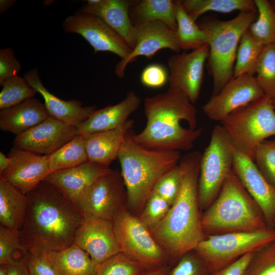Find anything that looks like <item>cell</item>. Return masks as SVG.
I'll list each match as a JSON object with an SVG mask.
<instances>
[{"label":"cell","mask_w":275,"mask_h":275,"mask_svg":"<svg viewBox=\"0 0 275 275\" xmlns=\"http://www.w3.org/2000/svg\"><path fill=\"white\" fill-rule=\"evenodd\" d=\"M167 275H214L193 250L183 255Z\"/></svg>","instance_id":"b9f144b4"},{"label":"cell","mask_w":275,"mask_h":275,"mask_svg":"<svg viewBox=\"0 0 275 275\" xmlns=\"http://www.w3.org/2000/svg\"><path fill=\"white\" fill-rule=\"evenodd\" d=\"M186 13L196 21L208 12L229 13L235 11L252 12L257 10L254 0H183Z\"/></svg>","instance_id":"f1b7e54d"},{"label":"cell","mask_w":275,"mask_h":275,"mask_svg":"<svg viewBox=\"0 0 275 275\" xmlns=\"http://www.w3.org/2000/svg\"><path fill=\"white\" fill-rule=\"evenodd\" d=\"M264 46L251 35L248 29L243 33L237 49L233 78L256 74L257 62Z\"/></svg>","instance_id":"1f68e13d"},{"label":"cell","mask_w":275,"mask_h":275,"mask_svg":"<svg viewBox=\"0 0 275 275\" xmlns=\"http://www.w3.org/2000/svg\"><path fill=\"white\" fill-rule=\"evenodd\" d=\"M21 64L10 47L0 49V85L8 78L18 75Z\"/></svg>","instance_id":"ee69618b"},{"label":"cell","mask_w":275,"mask_h":275,"mask_svg":"<svg viewBox=\"0 0 275 275\" xmlns=\"http://www.w3.org/2000/svg\"><path fill=\"white\" fill-rule=\"evenodd\" d=\"M168 73L165 68L159 64H152L146 67L141 74V81L146 87L158 88L168 81Z\"/></svg>","instance_id":"f6af8a7d"},{"label":"cell","mask_w":275,"mask_h":275,"mask_svg":"<svg viewBox=\"0 0 275 275\" xmlns=\"http://www.w3.org/2000/svg\"><path fill=\"white\" fill-rule=\"evenodd\" d=\"M77 134V127L50 116L28 131L16 135L13 147L39 155H49Z\"/></svg>","instance_id":"e0dca14e"},{"label":"cell","mask_w":275,"mask_h":275,"mask_svg":"<svg viewBox=\"0 0 275 275\" xmlns=\"http://www.w3.org/2000/svg\"><path fill=\"white\" fill-rule=\"evenodd\" d=\"M10 163V159L8 156L0 152V175H1L8 168Z\"/></svg>","instance_id":"681fc988"},{"label":"cell","mask_w":275,"mask_h":275,"mask_svg":"<svg viewBox=\"0 0 275 275\" xmlns=\"http://www.w3.org/2000/svg\"><path fill=\"white\" fill-rule=\"evenodd\" d=\"M258 11L240 12L228 20L216 15L202 17L197 23L206 35L209 52L207 67L216 95L233 76L238 47L243 33L254 22Z\"/></svg>","instance_id":"8992f818"},{"label":"cell","mask_w":275,"mask_h":275,"mask_svg":"<svg viewBox=\"0 0 275 275\" xmlns=\"http://www.w3.org/2000/svg\"><path fill=\"white\" fill-rule=\"evenodd\" d=\"M50 116L39 100L31 98L0 112V129L19 135L38 125Z\"/></svg>","instance_id":"d4e9b609"},{"label":"cell","mask_w":275,"mask_h":275,"mask_svg":"<svg viewBox=\"0 0 275 275\" xmlns=\"http://www.w3.org/2000/svg\"><path fill=\"white\" fill-rule=\"evenodd\" d=\"M254 253L246 254L214 275H244Z\"/></svg>","instance_id":"bcb514c9"},{"label":"cell","mask_w":275,"mask_h":275,"mask_svg":"<svg viewBox=\"0 0 275 275\" xmlns=\"http://www.w3.org/2000/svg\"><path fill=\"white\" fill-rule=\"evenodd\" d=\"M146 125L135 142L149 149L188 150L202 133L197 128L196 108L182 92L168 88L144 101Z\"/></svg>","instance_id":"3957f363"},{"label":"cell","mask_w":275,"mask_h":275,"mask_svg":"<svg viewBox=\"0 0 275 275\" xmlns=\"http://www.w3.org/2000/svg\"><path fill=\"white\" fill-rule=\"evenodd\" d=\"M275 241V227L206 236L194 250L215 273L250 253Z\"/></svg>","instance_id":"ba28073f"},{"label":"cell","mask_w":275,"mask_h":275,"mask_svg":"<svg viewBox=\"0 0 275 275\" xmlns=\"http://www.w3.org/2000/svg\"><path fill=\"white\" fill-rule=\"evenodd\" d=\"M129 15L134 25L151 21H160L177 31L176 1L142 0L130 8Z\"/></svg>","instance_id":"83f0119b"},{"label":"cell","mask_w":275,"mask_h":275,"mask_svg":"<svg viewBox=\"0 0 275 275\" xmlns=\"http://www.w3.org/2000/svg\"><path fill=\"white\" fill-rule=\"evenodd\" d=\"M244 275H275V241L254 252Z\"/></svg>","instance_id":"f35d334b"},{"label":"cell","mask_w":275,"mask_h":275,"mask_svg":"<svg viewBox=\"0 0 275 275\" xmlns=\"http://www.w3.org/2000/svg\"><path fill=\"white\" fill-rule=\"evenodd\" d=\"M51 171L72 168L89 161L83 135L77 134L52 154L47 155Z\"/></svg>","instance_id":"f546056e"},{"label":"cell","mask_w":275,"mask_h":275,"mask_svg":"<svg viewBox=\"0 0 275 275\" xmlns=\"http://www.w3.org/2000/svg\"><path fill=\"white\" fill-rule=\"evenodd\" d=\"M269 2L275 10V0H270Z\"/></svg>","instance_id":"f5cc1de1"},{"label":"cell","mask_w":275,"mask_h":275,"mask_svg":"<svg viewBox=\"0 0 275 275\" xmlns=\"http://www.w3.org/2000/svg\"><path fill=\"white\" fill-rule=\"evenodd\" d=\"M44 254L59 275H96L98 264L75 244L59 251Z\"/></svg>","instance_id":"4316f807"},{"label":"cell","mask_w":275,"mask_h":275,"mask_svg":"<svg viewBox=\"0 0 275 275\" xmlns=\"http://www.w3.org/2000/svg\"><path fill=\"white\" fill-rule=\"evenodd\" d=\"M109 169V167L88 161L75 167L52 172L44 180L75 205L90 185Z\"/></svg>","instance_id":"7402d4cb"},{"label":"cell","mask_w":275,"mask_h":275,"mask_svg":"<svg viewBox=\"0 0 275 275\" xmlns=\"http://www.w3.org/2000/svg\"><path fill=\"white\" fill-rule=\"evenodd\" d=\"M204 234L251 231L266 226L262 211L233 171L215 200L202 213Z\"/></svg>","instance_id":"5b68a950"},{"label":"cell","mask_w":275,"mask_h":275,"mask_svg":"<svg viewBox=\"0 0 275 275\" xmlns=\"http://www.w3.org/2000/svg\"><path fill=\"white\" fill-rule=\"evenodd\" d=\"M233 146L253 161L258 145L275 136V108L265 95L232 113L222 122Z\"/></svg>","instance_id":"52a82bcc"},{"label":"cell","mask_w":275,"mask_h":275,"mask_svg":"<svg viewBox=\"0 0 275 275\" xmlns=\"http://www.w3.org/2000/svg\"><path fill=\"white\" fill-rule=\"evenodd\" d=\"M9 266V264H0V275H8Z\"/></svg>","instance_id":"816d5d0a"},{"label":"cell","mask_w":275,"mask_h":275,"mask_svg":"<svg viewBox=\"0 0 275 275\" xmlns=\"http://www.w3.org/2000/svg\"><path fill=\"white\" fill-rule=\"evenodd\" d=\"M140 103V98L134 91L128 92L118 103L96 109L87 120L77 126L78 134L111 130L124 125L130 115L138 109Z\"/></svg>","instance_id":"603a6c76"},{"label":"cell","mask_w":275,"mask_h":275,"mask_svg":"<svg viewBox=\"0 0 275 275\" xmlns=\"http://www.w3.org/2000/svg\"><path fill=\"white\" fill-rule=\"evenodd\" d=\"M8 156L10 163L2 178L24 195L34 189L51 173L47 155L13 147Z\"/></svg>","instance_id":"d6986e66"},{"label":"cell","mask_w":275,"mask_h":275,"mask_svg":"<svg viewBox=\"0 0 275 275\" xmlns=\"http://www.w3.org/2000/svg\"><path fill=\"white\" fill-rule=\"evenodd\" d=\"M130 0H88L80 11L95 15L112 28L132 49L135 45L136 29L129 15L136 3Z\"/></svg>","instance_id":"44dd1931"},{"label":"cell","mask_w":275,"mask_h":275,"mask_svg":"<svg viewBox=\"0 0 275 275\" xmlns=\"http://www.w3.org/2000/svg\"><path fill=\"white\" fill-rule=\"evenodd\" d=\"M74 244L98 265L120 252L112 221L90 215H85L76 231Z\"/></svg>","instance_id":"ac0fdd59"},{"label":"cell","mask_w":275,"mask_h":275,"mask_svg":"<svg viewBox=\"0 0 275 275\" xmlns=\"http://www.w3.org/2000/svg\"><path fill=\"white\" fill-rule=\"evenodd\" d=\"M24 78L29 85L42 96L49 116L66 124L77 127L97 109L95 106H82L79 100H64L51 94L43 85L37 68L26 72Z\"/></svg>","instance_id":"ffe728a7"},{"label":"cell","mask_w":275,"mask_h":275,"mask_svg":"<svg viewBox=\"0 0 275 275\" xmlns=\"http://www.w3.org/2000/svg\"><path fill=\"white\" fill-rule=\"evenodd\" d=\"M265 95L254 76L243 74L232 78L212 95L202 110L210 119L222 122L235 111Z\"/></svg>","instance_id":"4fadbf2b"},{"label":"cell","mask_w":275,"mask_h":275,"mask_svg":"<svg viewBox=\"0 0 275 275\" xmlns=\"http://www.w3.org/2000/svg\"><path fill=\"white\" fill-rule=\"evenodd\" d=\"M135 45L131 52L116 65L115 72L121 78L127 65L137 57L152 58L159 50L168 48L179 53L181 50L176 31L160 21H151L134 25Z\"/></svg>","instance_id":"9a60e30c"},{"label":"cell","mask_w":275,"mask_h":275,"mask_svg":"<svg viewBox=\"0 0 275 275\" xmlns=\"http://www.w3.org/2000/svg\"><path fill=\"white\" fill-rule=\"evenodd\" d=\"M27 208L26 195L0 178L1 225L19 232L23 225Z\"/></svg>","instance_id":"484cf974"},{"label":"cell","mask_w":275,"mask_h":275,"mask_svg":"<svg viewBox=\"0 0 275 275\" xmlns=\"http://www.w3.org/2000/svg\"><path fill=\"white\" fill-rule=\"evenodd\" d=\"M274 226H275V218L274 219Z\"/></svg>","instance_id":"11a10c76"},{"label":"cell","mask_w":275,"mask_h":275,"mask_svg":"<svg viewBox=\"0 0 275 275\" xmlns=\"http://www.w3.org/2000/svg\"><path fill=\"white\" fill-rule=\"evenodd\" d=\"M132 128L126 133L118 155L127 193V208L138 215L158 180L177 166L179 151L149 149L138 144Z\"/></svg>","instance_id":"277c9868"},{"label":"cell","mask_w":275,"mask_h":275,"mask_svg":"<svg viewBox=\"0 0 275 275\" xmlns=\"http://www.w3.org/2000/svg\"><path fill=\"white\" fill-rule=\"evenodd\" d=\"M256 80L264 94L275 96V43L264 45L256 68Z\"/></svg>","instance_id":"836d02e7"},{"label":"cell","mask_w":275,"mask_h":275,"mask_svg":"<svg viewBox=\"0 0 275 275\" xmlns=\"http://www.w3.org/2000/svg\"><path fill=\"white\" fill-rule=\"evenodd\" d=\"M258 11L249 26L251 35L264 45L275 43V10L268 0H254Z\"/></svg>","instance_id":"d6a6232c"},{"label":"cell","mask_w":275,"mask_h":275,"mask_svg":"<svg viewBox=\"0 0 275 275\" xmlns=\"http://www.w3.org/2000/svg\"><path fill=\"white\" fill-rule=\"evenodd\" d=\"M62 25L66 33L77 34L84 38L95 53L111 52L122 59L132 51L117 33L95 15L78 10L66 17Z\"/></svg>","instance_id":"7c38bea8"},{"label":"cell","mask_w":275,"mask_h":275,"mask_svg":"<svg viewBox=\"0 0 275 275\" xmlns=\"http://www.w3.org/2000/svg\"><path fill=\"white\" fill-rule=\"evenodd\" d=\"M121 173L109 169L82 193L75 205L84 215L113 221L127 204V193Z\"/></svg>","instance_id":"8fae6325"},{"label":"cell","mask_w":275,"mask_h":275,"mask_svg":"<svg viewBox=\"0 0 275 275\" xmlns=\"http://www.w3.org/2000/svg\"><path fill=\"white\" fill-rule=\"evenodd\" d=\"M172 266L170 265L159 268L146 269L139 275H167Z\"/></svg>","instance_id":"c3c4849f"},{"label":"cell","mask_w":275,"mask_h":275,"mask_svg":"<svg viewBox=\"0 0 275 275\" xmlns=\"http://www.w3.org/2000/svg\"><path fill=\"white\" fill-rule=\"evenodd\" d=\"M8 275H31L24 259L10 264Z\"/></svg>","instance_id":"7dc6e473"},{"label":"cell","mask_w":275,"mask_h":275,"mask_svg":"<svg viewBox=\"0 0 275 275\" xmlns=\"http://www.w3.org/2000/svg\"><path fill=\"white\" fill-rule=\"evenodd\" d=\"M209 52V46L206 44L190 52L177 53L168 60L169 88L182 92L193 104L199 97Z\"/></svg>","instance_id":"5bb4252c"},{"label":"cell","mask_w":275,"mask_h":275,"mask_svg":"<svg viewBox=\"0 0 275 275\" xmlns=\"http://www.w3.org/2000/svg\"><path fill=\"white\" fill-rule=\"evenodd\" d=\"M232 150L233 171L261 209L267 225L275 227V187L266 180L252 159L233 145Z\"/></svg>","instance_id":"2e32d148"},{"label":"cell","mask_w":275,"mask_h":275,"mask_svg":"<svg viewBox=\"0 0 275 275\" xmlns=\"http://www.w3.org/2000/svg\"><path fill=\"white\" fill-rule=\"evenodd\" d=\"M183 175V169L179 162L177 166L166 173L158 180L152 191L159 195L171 206L180 191Z\"/></svg>","instance_id":"d590c367"},{"label":"cell","mask_w":275,"mask_h":275,"mask_svg":"<svg viewBox=\"0 0 275 275\" xmlns=\"http://www.w3.org/2000/svg\"><path fill=\"white\" fill-rule=\"evenodd\" d=\"M233 145L222 125L215 126L208 146L202 154L198 179L200 210L207 209L218 196L232 170Z\"/></svg>","instance_id":"30bf717a"},{"label":"cell","mask_w":275,"mask_h":275,"mask_svg":"<svg viewBox=\"0 0 275 275\" xmlns=\"http://www.w3.org/2000/svg\"><path fill=\"white\" fill-rule=\"evenodd\" d=\"M133 124V120L128 119L124 125L114 129L82 135L89 161L109 167L118 158L125 135Z\"/></svg>","instance_id":"cb8c5ba5"},{"label":"cell","mask_w":275,"mask_h":275,"mask_svg":"<svg viewBox=\"0 0 275 275\" xmlns=\"http://www.w3.org/2000/svg\"><path fill=\"white\" fill-rule=\"evenodd\" d=\"M0 93V109L15 106L33 98L37 92L19 75L7 79L2 85Z\"/></svg>","instance_id":"e575fe53"},{"label":"cell","mask_w":275,"mask_h":275,"mask_svg":"<svg viewBox=\"0 0 275 275\" xmlns=\"http://www.w3.org/2000/svg\"><path fill=\"white\" fill-rule=\"evenodd\" d=\"M202 154L189 152L181 158L183 180L180 191L165 216L149 228L154 239L167 255L173 266L186 253L203 240L202 211L198 200V179Z\"/></svg>","instance_id":"7a4b0ae2"},{"label":"cell","mask_w":275,"mask_h":275,"mask_svg":"<svg viewBox=\"0 0 275 275\" xmlns=\"http://www.w3.org/2000/svg\"><path fill=\"white\" fill-rule=\"evenodd\" d=\"M24 261L31 275H59L44 254L39 255L28 252Z\"/></svg>","instance_id":"7bdbcfd3"},{"label":"cell","mask_w":275,"mask_h":275,"mask_svg":"<svg viewBox=\"0 0 275 275\" xmlns=\"http://www.w3.org/2000/svg\"><path fill=\"white\" fill-rule=\"evenodd\" d=\"M28 208L18 232L28 253L42 255L74 244L85 215L72 202L46 180L26 194Z\"/></svg>","instance_id":"6da1fadb"},{"label":"cell","mask_w":275,"mask_h":275,"mask_svg":"<svg viewBox=\"0 0 275 275\" xmlns=\"http://www.w3.org/2000/svg\"><path fill=\"white\" fill-rule=\"evenodd\" d=\"M176 1L177 35L181 50H194L207 44L206 37L196 21L184 10L182 1Z\"/></svg>","instance_id":"4dcf8cb0"},{"label":"cell","mask_w":275,"mask_h":275,"mask_svg":"<svg viewBox=\"0 0 275 275\" xmlns=\"http://www.w3.org/2000/svg\"><path fill=\"white\" fill-rule=\"evenodd\" d=\"M170 207L164 199L152 191L142 210L137 216L149 229L158 223L165 216Z\"/></svg>","instance_id":"60d3db41"},{"label":"cell","mask_w":275,"mask_h":275,"mask_svg":"<svg viewBox=\"0 0 275 275\" xmlns=\"http://www.w3.org/2000/svg\"><path fill=\"white\" fill-rule=\"evenodd\" d=\"M15 0H1L0 1V13L1 14L6 12L16 3Z\"/></svg>","instance_id":"f907efd6"},{"label":"cell","mask_w":275,"mask_h":275,"mask_svg":"<svg viewBox=\"0 0 275 275\" xmlns=\"http://www.w3.org/2000/svg\"><path fill=\"white\" fill-rule=\"evenodd\" d=\"M145 270L141 265L119 252L99 264L96 275H139Z\"/></svg>","instance_id":"8d00e7d4"},{"label":"cell","mask_w":275,"mask_h":275,"mask_svg":"<svg viewBox=\"0 0 275 275\" xmlns=\"http://www.w3.org/2000/svg\"><path fill=\"white\" fill-rule=\"evenodd\" d=\"M272 104L275 108V96L271 98Z\"/></svg>","instance_id":"db71d44e"},{"label":"cell","mask_w":275,"mask_h":275,"mask_svg":"<svg viewBox=\"0 0 275 275\" xmlns=\"http://www.w3.org/2000/svg\"><path fill=\"white\" fill-rule=\"evenodd\" d=\"M17 252L26 254L28 252L22 245L19 233L0 225V264H12L15 262L14 255Z\"/></svg>","instance_id":"ab89813d"},{"label":"cell","mask_w":275,"mask_h":275,"mask_svg":"<svg viewBox=\"0 0 275 275\" xmlns=\"http://www.w3.org/2000/svg\"><path fill=\"white\" fill-rule=\"evenodd\" d=\"M120 252L145 269L170 265L168 257L149 228L125 206L112 221Z\"/></svg>","instance_id":"9c48e42d"},{"label":"cell","mask_w":275,"mask_h":275,"mask_svg":"<svg viewBox=\"0 0 275 275\" xmlns=\"http://www.w3.org/2000/svg\"><path fill=\"white\" fill-rule=\"evenodd\" d=\"M254 161L266 180L275 187V139L265 140L258 145Z\"/></svg>","instance_id":"74e56055"}]
</instances>
